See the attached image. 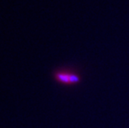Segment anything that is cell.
<instances>
[{"label": "cell", "mask_w": 129, "mask_h": 128, "mask_svg": "<svg viewBox=\"0 0 129 128\" xmlns=\"http://www.w3.org/2000/svg\"><path fill=\"white\" fill-rule=\"evenodd\" d=\"M55 79L62 84H77L80 81V77L78 74L69 72H57L55 73Z\"/></svg>", "instance_id": "obj_1"}]
</instances>
